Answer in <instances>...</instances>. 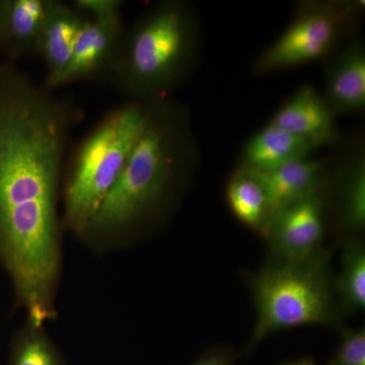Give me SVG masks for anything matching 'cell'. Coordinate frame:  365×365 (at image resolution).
<instances>
[{"instance_id": "1", "label": "cell", "mask_w": 365, "mask_h": 365, "mask_svg": "<svg viewBox=\"0 0 365 365\" xmlns=\"http://www.w3.org/2000/svg\"><path fill=\"white\" fill-rule=\"evenodd\" d=\"M13 62H0V263L26 322L57 317L66 155L85 111Z\"/></svg>"}, {"instance_id": "2", "label": "cell", "mask_w": 365, "mask_h": 365, "mask_svg": "<svg viewBox=\"0 0 365 365\" xmlns=\"http://www.w3.org/2000/svg\"><path fill=\"white\" fill-rule=\"evenodd\" d=\"M198 163L188 107L170 98L153 103L119 179L78 237L98 252L133 241L170 215Z\"/></svg>"}, {"instance_id": "3", "label": "cell", "mask_w": 365, "mask_h": 365, "mask_svg": "<svg viewBox=\"0 0 365 365\" xmlns=\"http://www.w3.org/2000/svg\"><path fill=\"white\" fill-rule=\"evenodd\" d=\"M200 33L189 2H158L125 29L109 83L126 100L153 104L170 98L195 69Z\"/></svg>"}, {"instance_id": "4", "label": "cell", "mask_w": 365, "mask_h": 365, "mask_svg": "<svg viewBox=\"0 0 365 365\" xmlns=\"http://www.w3.org/2000/svg\"><path fill=\"white\" fill-rule=\"evenodd\" d=\"M150 104L126 100L106 113L64 167L61 220L78 237L116 184L144 128Z\"/></svg>"}, {"instance_id": "5", "label": "cell", "mask_w": 365, "mask_h": 365, "mask_svg": "<svg viewBox=\"0 0 365 365\" xmlns=\"http://www.w3.org/2000/svg\"><path fill=\"white\" fill-rule=\"evenodd\" d=\"M334 278L328 250L302 261L269 259L249 278L257 319L245 354L279 331L302 326L340 327L343 316Z\"/></svg>"}, {"instance_id": "6", "label": "cell", "mask_w": 365, "mask_h": 365, "mask_svg": "<svg viewBox=\"0 0 365 365\" xmlns=\"http://www.w3.org/2000/svg\"><path fill=\"white\" fill-rule=\"evenodd\" d=\"M364 7V0L300 2L294 20L257 57L252 71L267 74L328 58Z\"/></svg>"}, {"instance_id": "7", "label": "cell", "mask_w": 365, "mask_h": 365, "mask_svg": "<svg viewBox=\"0 0 365 365\" xmlns=\"http://www.w3.org/2000/svg\"><path fill=\"white\" fill-rule=\"evenodd\" d=\"M326 207L322 191L274 215L264 237L269 245V259L302 261L324 249Z\"/></svg>"}, {"instance_id": "8", "label": "cell", "mask_w": 365, "mask_h": 365, "mask_svg": "<svg viewBox=\"0 0 365 365\" xmlns=\"http://www.w3.org/2000/svg\"><path fill=\"white\" fill-rule=\"evenodd\" d=\"M124 33L122 16L86 18L68 64L47 88L54 91L81 81L109 83Z\"/></svg>"}, {"instance_id": "9", "label": "cell", "mask_w": 365, "mask_h": 365, "mask_svg": "<svg viewBox=\"0 0 365 365\" xmlns=\"http://www.w3.org/2000/svg\"><path fill=\"white\" fill-rule=\"evenodd\" d=\"M336 119L323 95L314 86L304 85L281 106L269 123L304 137L321 148L339 139Z\"/></svg>"}, {"instance_id": "10", "label": "cell", "mask_w": 365, "mask_h": 365, "mask_svg": "<svg viewBox=\"0 0 365 365\" xmlns=\"http://www.w3.org/2000/svg\"><path fill=\"white\" fill-rule=\"evenodd\" d=\"M323 97L336 116L365 111V49L359 39L336 53L325 67Z\"/></svg>"}, {"instance_id": "11", "label": "cell", "mask_w": 365, "mask_h": 365, "mask_svg": "<svg viewBox=\"0 0 365 365\" xmlns=\"http://www.w3.org/2000/svg\"><path fill=\"white\" fill-rule=\"evenodd\" d=\"M250 170L258 178L267 195L269 222L283 209L324 191L327 182L325 162L313 158L265 172Z\"/></svg>"}, {"instance_id": "12", "label": "cell", "mask_w": 365, "mask_h": 365, "mask_svg": "<svg viewBox=\"0 0 365 365\" xmlns=\"http://www.w3.org/2000/svg\"><path fill=\"white\" fill-rule=\"evenodd\" d=\"M86 19L72 4L60 0L48 1L38 50L46 69V86L51 85L68 64Z\"/></svg>"}, {"instance_id": "13", "label": "cell", "mask_w": 365, "mask_h": 365, "mask_svg": "<svg viewBox=\"0 0 365 365\" xmlns=\"http://www.w3.org/2000/svg\"><path fill=\"white\" fill-rule=\"evenodd\" d=\"M318 150L316 144L304 137L268 123L245 144L239 167L265 172L312 158Z\"/></svg>"}, {"instance_id": "14", "label": "cell", "mask_w": 365, "mask_h": 365, "mask_svg": "<svg viewBox=\"0 0 365 365\" xmlns=\"http://www.w3.org/2000/svg\"><path fill=\"white\" fill-rule=\"evenodd\" d=\"M49 0H7L6 39L4 52L6 60L38 55L41 34Z\"/></svg>"}, {"instance_id": "15", "label": "cell", "mask_w": 365, "mask_h": 365, "mask_svg": "<svg viewBox=\"0 0 365 365\" xmlns=\"http://www.w3.org/2000/svg\"><path fill=\"white\" fill-rule=\"evenodd\" d=\"M225 195L235 217L264 239L269 223L267 195L253 172L237 165L227 181Z\"/></svg>"}, {"instance_id": "16", "label": "cell", "mask_w": 365, "mask_h": 365, "mask_svg": "<svg viewBox=\"0 0 365 365\" xmlns=\"http://www.w3.org/2000/svg\"><path fill=\"white\" fill-rule=\"evenodd\" d=\"M339 176V225L349 237L365 227V157L359 150L347 158Z\"/></svg>"}, {"instance_id": "17", "label": "cell", "mask_w": 365, "mask_h": 365, "mask_svg": "<svg viewBox=\"0 0 365 365\" xmlns=\"http://www.w3.org/2000/svg\"><path fill=\"white\" fill-rule=\"evenodd\" d=\"M334 284L343 317L364 309L365 249L356 237H348L343 242L340 272Z\"/></svg>"}, {"instance_id": "18", "label": "cell", "mask_w": 365, "mask_h": 365, "mask_svg": "<svg viewBox=\"0 0 365 365\" xmlns=\"http://www.w3.org/2000/svg\"><path fill=\"white\" fill-rule=\"evenodd\" d=\"M11 365H64L45 327L26 322L14 337Z\"/></svg>"}, {"instance_id": "19", "label": "cell", "mask_w": 365, "mask_h": 365, "mask_svg": "<svg viewBox=\"0 0 365 365\" xmlns=\"http://www.w3.org/2000/svg\"><path fill=\"white\" fill-rule=\"evenodd\" d=\"M326 365H365V330L341 328L339 347Z\"/></svg>"}, {"instance_id": "20", "label": "cell", "mask_w": 365, "mask_h": 365, "mask_svg": "<svg viewBox=\"0 0 365 365\" xmlns=\"http://www.w3.org/2000/svg\"><path fill=\"white\" fill-rule=\"evenodd\" d=\"M72 6L88 19H109L122 16L121 0H74Z\"/></svg>"}, {"instance_id": "21", "label": "cell", "mask_w": 365, "mask_h": 365, "mask_svg": "<svg viewBox=\"0 0 365 365\" xmlns=\"http://www.w3.org/2000/svg\"><path fill=\"white\" fill-rule=\"evenodd\" d=\"M237 354L230 348L215 347L201 355L191 365H235Z\"/></svg>"}, {"instance_id": "22", "label": "cell", "mask_w": 365, "mask_h": 365, "mask_svg": "<svg viewBox=\"0 0 365 365\" xmlns=\"http://www.w3.org/2000/svg\"><path fill=\"white\" fill-rule=\"evenodd\" d=\"M7 0H0V52H4L6 39Z\"/></svg>"}, {"instance_id": "23", "label": "cell", "mask_w": 365, "mask_h": 365, "mask_svg": "<svg viewBox=\"0 0 365 365\" xmlns=\"http://www.w3.org/2000/svg\"><path fill=\"white\" fill-rule=\"evenodd\" d=\"M281 365H318L317 362L314 361L313 357L306 356L302 357V359H299L297 360H292V361L285 362V364H282Z\"/></svg>"}]
</instances>
